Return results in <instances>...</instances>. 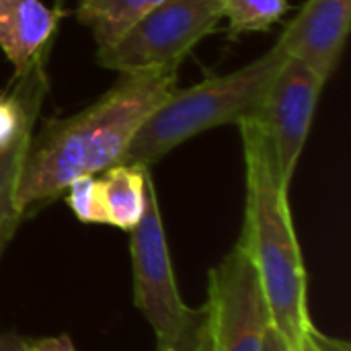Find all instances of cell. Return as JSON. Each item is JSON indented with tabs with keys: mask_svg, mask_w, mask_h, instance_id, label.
Here are the masks:
<instances>
[{
	"mask_svg": "<svg viewBox=\"0 0 351 351\" xmlns=\"http://www.w3.org/2000/svg\"><path fill=\"white\" fill-rule=\"evenodd\" d=\"M177 90V70L119 74L82 111L33 132L16 185V208L29 210L64 193L78 177L119 165L148 115Z\"/></svg>",
	"mask_w": 351,
	"mask_h": 351,
	"instance_id": "1",
	"label": "cell"
},
{
	"mask_svg": "<svg viewBox=\"0 0 351 351\" xmlns=\"http://www.w3.org/2000/svg\"><path fill=\"white\" fill-rule=\"evenodd\" d=\"M239 128L247 169L245 226L239 243L257 269L271 327L280 331L290 350L298 351L311 319L306 271L288 206V187L278 177L269 144L257 121L247 117Z\"/></svg>",
	"mask_w": 351,
	"mask_h": 351,
	"instance_id": "2",
	"label": "cell"
},
{
	"mask_svg": "<svg viewBox=\"0 0 351 351\" xmlns=\"http://www.w3.org/2000/svg\"><path fill=\"white\" fill-rule=\"evenodd\" d=\"M286 58L276 43L269 51L234 72L208 78L183 90L177 88L148 115L121 162L148 169L183 142L212 128L239 125L243 119L253 117Z\"/></svg>",
	"mask_w": 351,
	"mask_h": 351,
	"instance_id": "3",
	"label": "cell"
},
{
	"mask_svg": "<svg viewBox=\"0 0 351 351\" xmlns=\"http://www.w3.org/2000/svg\"><path fill=\"white\" fill-rule=\"evenodd\" d=\"M220 21V0H162L117 43L99 49L97 60L119 74L177 70Z\"/></svg>",
	"mask_w": 351,
	"mask_h": 351,
	"instance_id": "4",
	"label": "cell"
},
{
	"mask_svg": "<svg viewBox=\"0 0 351 351\" xmlns=\"http://www.w3.org/2000/svg\"><path fill=\"white\" fill-rule=\"evenodd\" d=\"M130 251L136 306L152 327L158 348H162L185 331L195 308H187L175 282L152 177L148 179L144 216L132 230Z\"/></svg>",
	"mask_w": 351,
	"mask_h": 351,
	"instance_id": "5",
	"label": "cell"
},
{
	"mask_svg": "<svg viewBox=\"0 0 351 351\" xmlns=\"http://www.w3.org/2000/svg\"><path fill=\"white\" fill-rule=\"evenodd\" d=\"M206 306L212 350L263 351L271 317L257 269L241 243L210 271V296Z\"/></svg>",
	"mask_w": 351,
	"mask_h": 351,
	"instance_id": "6",
	"label": "cell"
},
{
	"mask_svg": "<svg viewBox=\"0 0 351 351\" xmlns=\"http://www.w3.org/2000/svg\"><path fill=\"white\" fill-rule=\"evenodd\" d=\"M323 86L325 80L308 66L286 58L253 115L269 144L278 177L288 189L304 150Z\"/></svg>",
	"mask_w": 351,
	"mask_h": 351,
	"instance_id": "7",
	"label": "cell"
},
{
	"mask_svg": "<svg viewBox=\"0 0 351 351\" xmlns=\"http://www.w3.org/2000/svg\"><path fill=\"white\" fill-rule=\"evenodd\" d=\"M350 23L351 0H306L278 45L327 82L339 66Z\"/></svg>",
	"mask_w": 351,
	"mask_h": 351,
	"instance_id": "8",
	"label": "cell"
},
{
	"mask_svg": "<svg viewBox=\"0 0 351 351\" xmlns=\"http://www.w3.org/2000/svg\"><path fill=\"white\" fill-rule=\"evenodd\" d=\"M62 12L41 0H0V51L14 76L47 53Z\"/></svg>",
	"mask_w": 351,
	"mask_h": 351,
	"instance_id": "9",
	"label": "cell"
},
{
	"mask_svg": "<svg viewBox=\"0 0 351 351\" xmlns=\"http://www.w3.org/2000/svg\"><path fill=\"white\" fill-rule=\"evenodd\" d=\"M150 173L140 165H113L97 175L101 202L105 210V224L134 230L146 210Z\"/></svg>",
	"mask_w": 351,
	"mask_h": 351,
	"instance_id": "10",
	"label": "cell"
},
{
	"mask_svg": "<svg viewBox=\"0 0 351 351\" xmlns=\"http://www.w3.org/2000/svg\"><path fill=\"white\" fill-rule=\"evenodd\" d=\"M45 56L14 76V86L0 93V150L8 148L25 132L35 130L43 97L47 93Z\"/></svg>",
	"mask_w": 351,
	"mask_h": 351,
	"instance_id": "11",
	"label": "cell"
},
{
	"mask_svg": "<svg viewBox=\"0 0 351 351\" xmlns=\"http://www.w3.org/2000/svg\"><path fill=\"white\" fill-rule=\"evenodd\" d=\"M162 0H78L76 19L93 33L99 49L117 43Z\"/></svg>",
	"mask_w": 351,
	"mask_h": 351,
	"instance_id": "12",
	"label": "cell"
},
{
	"mask_svg": "<svg viewBox=\"0 0 351 351\" xmlns=\"http://www.w3.org/2000/svg\"><path fill=\"white\" fill-rule=\"evenodd\" d=\"M33 132L35 130L25 132L8 148L0 150V247L10 239V234L23 220V214L16 208V185Z\"/></svg>",
	"mask_w": 351,
	"mask_h": 351,
	"instance_id": "13",
	"label": "cell"
},
{
	"mask_svg": "<svg viewBox=\"0 0 351 351\" xmlns=\"http://www.w3.org/2000/svg\"><path fill=\"white\" fill-rule=\"evenodd\" d=\"M232 37L269 31L288 10V0H220Z\"/></svg>",
	"mask_w": 351,
	"mask_h": 351,
	"instance_id": "14",
	"label": "cell"
},
{
	"mask_svg": "<svg viewBox=\"0 0 351 351\" xmlns=\"http://www.w3.org/2000/svg\"><path fill=\"white\" fill-rule=\"evenodd\" d=\"M66 202L80 222L105 224V210L101 202L97 175H86L72 181L66 187Z\"/></svg>",
	"mask_w": 351,
	"mask_h": 351,
	"instance_id": "15",
	"label": "cell"
},
{
	"mask_svg": "<svg viewBox=\"0 0 351 351\" xmlns=\"http://www.w3.org/2000/svg\"><path fill=\"white\" fill-rule=\"evenodd\" d=\"M208 329V306L195 308L185 331L171 343L158 348V351H197V346Z\"/></svg>",
	"mask_w": 351,
	"mask_h": 351,
	"instance_id": "16",
	"label": "cell"
},
{
	"mask_svg": "<svg viewBox=\"0 0 351 351\" xmlns=\"http://www.w3.org/2000/svg\"><path fill=\"white\" fill-rule=\"evenodd\" d=\"M331 348H333V341H329L323 333H319L313 327V323L306 327L298 343V351H331Z\"/></svg>",
	"mask_w": 351,
	"mask_h": 351,
	"instance_id": "17",
	"label": "cell"
},
{
	"mask_svg": "<svg viewBox=\"0 0 351 351\" xmlns=\"http://www.w3.org/2000/svg\"><path fill=\"white\" fill-rule=\"evenodd\" d=\"M23 351H76L74 343L68 335H58V337H45L33 343H25Z\"/></svg>",
	"mask_w": 351,
	"mask_h": 351,
	"instance_id": "18",
	"label": "cell"
},
{
	"mask_svg": "<svg viewBox=\"0 0 351 351\" xmlns=\"http://www.w3.org/2000/svg\"><path fill=\"white\" fill-rule=\"evenodd\" d=\"M263 351H292L290 346L286 343V339L280 335V331L276 327L269 325L267 333H265V341H263Z\"/></svg>",
	"mask_w": 351,
	"mask_h": 351,
	"instance_id": "19",
	"label": "cell"
},
{
	"mask_svg": "<svg viewBox=\"0 0 351 351\" xmlns=\"http://www.w3.org/2000/svg\"><path fill=\"white\" fill-rule=\"evenodd\" d=\"M25 341L14 337V335H4L0 333V351H23Z\"/></svg>",
	"mask_w": 351,
	"mask_h": 351,
	"instance_id": "20",
	"label": "cell"
},
{
	"mask_svg": "<svg viewBox=\"0 0 351 351\" xmlns=\"http://www.w3.org/2000/svg\"><path fill=\"white\" fill-rule=\"evenodd\" d=\"M197 351H214L212 350V335H210V317H208V329H206V333L197 346Z\"/></svg>",
	"mask_w": 351,
	"mask_h": 351,
	"instance_id": "21",
	"label": "cell"
}]
</instances>
